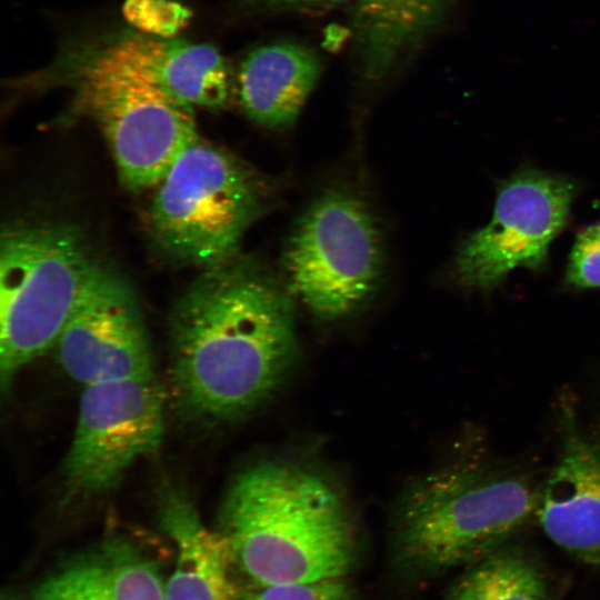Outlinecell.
Wrapping results in <instances>:
<instances>
[{
	"label": "cell",
	"instance_id": "cell-1",
	"mask_svg": "<svg viewBox=\"0 0 600 600\" xmlns=\"http://www.w3.org/2000/svg\"><path fill=\"white\" fill-rule=\"evenodd\" d=\"M170 376L179 412L202 424L232 421L266 400L293 363L289 293L257 261L202 270L170 316Z\"/></svg>",
	"mask_w": 600,
	"mask_h": 600
},
{
	"label": "cell",
	"instance_id": "cell-2",
	"mask_svg": "<svg viewBox=\"0 0 600 600\" xmlns=\"http://www.w3.org/2000/svg\"><path fill=\"white\" fill-rule=\"evenodd\" d=\"M251 584L347 577L358 559L356 530L333 486L293 464L260 462L239 472L218 529Z\"/></svg>",
	"mask_w": 600,
	"mask_h": 600
},
{
	"label": "cell",
	"instance_id": "cell-3",
	"mask_svg": "<svg viewBox=\"0 0 600 600\" xmlns=\"http://www.w3.org/2000/svg\"><path fill=\"white\" fill-rule=\"evenodd\" d=\"M541 484L514 467L468 463L418 481L402 501L393 550L402 569L468 567L512 541L533 518Z\"/></svg>",
	"mask_w": 600,
	"mask_h": 600
},
{
	"label": "cell",
	"instance_id": "cell-4",
	"mask_svg": "<svg viewBox=\"0 0 600 600\" xmlns=\"http://www.w3.org/2000/svg\"><path fill=\"white\" fill-rule=\"evenodd\" d=\"M67 64L80 107L100 126L120 179L131 190L156 187L199 138L192 106L157 80L126 36Z\"/></svg>",
	"mask_w": 600,
	"mask_h": 600
},
{
	"label": "cell",
	"instance_id": "cell-5",
	"mask_svg": "<svg viewBox=\"0 0 600 600\" xmlns=\"http://www.w3.org/2000/svg\"><path fill=\"white\" fill-rule=\"evenodd\" d=\"M98 263L78 228L19 221L0 242V376L18 372L57 342Z\"/></svg>",
	"mask_w": 600,
	"mask_h": 600
},
{
	"label": "cell",
	"instance_id": "cell-6",
	"mask_svg": "<svg viewBox=\"0 0 600 600\" xmlns=\"http://www.w3.org/2000/svg\"><path fill=\"white\" fill-rule=\"evenodd\" d=\"M266 204L267 187L253 169L197 138L156 186L149 231L170 260L206 270L240 256Z\"/></svg>",
	"mask_w": 600,
	"mask_h": 600
},
{
	"label": "cell",
	"instance_id": "cell-7",
	"mask_svg": "<svg viewBox=\"0 0 600 600\" xmlns=\"http://www.w3.org/2000/svg\"><path fill=\"white\" fill-rule=\"evenodd\" d=\"M288 290L317 317L341 318L367 300L382 270L381 237L361 200L343 191L316 199L283 256Z\"/></svg>",
	"mask_w": 600,
	"mask_h": 600
},
{
	"label": "cell",
	"instance_id": "cell-8",
	"mask_svg": "<svg viewBox=\"0 0 600 600\" xmlns=\"http://www.w3.org/2000/svg\"><path fill=\"white\" fill-rule=\"evenodd\" d=\"M77 424L61 468L70 499L117 488L140 458L163 437L164 397L154 377L104 381L83 387Z\"/></svg>",
	"mask_w": 600,
	"mask_h": 600
},
{
	"label": "cell",
	"instance_id": "cell-9",
	"mask_svg": "<svg viewBox=\"0 0 600 600\" xmlns=\"http://www.w3.org/2000/svg\"><path fill=\"white\" fill-rule=\"evenodd\" d=\"M577 186L526 169L500 182L491 221L466 239L454 272L469 288L490 290L518 267L541 269L567 223Z\"/></svg>",
	"mask_w": 600,
	"mask_h": 600
},
{
	"label": "cell",
	"instance_id": "cell-10",
	"mask_svg": "<svg viewBox=\"0 0 600 600\" xmlns=\"http://www.w3.org/2000/svg\"><path fill=\"white\" fill-rule=\"evenodd\" d=\"M64 372L83 387L153 377L151 347L137 296L98 264L57 342Z\"/></svg>",
	"mask_w": 600,
	"mask_h": 600
},
{
	"label": "cell",
	"instance_id": "cell-11",
	"mask_svg": "<svg viewBox=\"0 0 600 600\" xmlns=\"http://www.w3.org/2000/svg\"><path fill=\"white\" fill-rule=\"evenodd\" d=\"M561 448L541 484L537 521L547 537L588 566H600V442L563 407Z\"/></svg>",
	"mask_w": 600,
	"mask_h": 600
},
{
	"label": "cell",
	"instance_id": "cell-12",
	"mask_svg": "<svg viewBox=\"0 0 600 600\" xmlns=\"http://www.w3.org/2000/svg\"><path fill=\"white\" fill-rule=\"evenodd\" d=\"M159 562L124 536H110L50 570L27 600H164Z\"/></svg>",
	"mask_w": 600,
	"mask_h": 600
},
{
	"label": "cell",
	"instance_id": "cell-13",
	"mask_svg": "<svg viewBox=\"0 0 600 600\" xmlns=\"http://www.w3.org/2000/svg\"><path fill=\"white\" fill-rule=\"evenodd\" d=\"M158 518L177 550L164 600H238L228 546L218 530L204 526L187 493L167 487L160 496Z\"/></svg>",
	"mask_w": 600,
	"mask_h": 600
},
{
	"label": "cell",
	"instance_id": "cell-14",
	"mask_svg": "<svg viewBox=\"0 0 600 600\" xmlns=\"http://www.w3.org/2000/svg\"><path fill=\"white\" fill-rule=\"evenodd\" d=\"M321 72L318 53L293 42L250 51L237 77L240 104L254 122L281 129L298 118Z\"/></svg>",
	"mask_w": 600,
	"mask_h": 600
},
{
	"label": "cell",
	"instance_id": "cell-15",
	"mask_svg": "<svg viewBox=\"0 0 600 600\" xmlns=\"http://www.w3.org/2000/svg\"><path fill=\"white\" fill-rule=\"evenodd\" d=\"M360 71L378 82L423 44L442 23L453 0H354Z\"/></svg>",
	"mask_w": 600,
	"mask_h": 600
},
{
	"label": "cell",
	"instance_id": "cell-16",
	"mask_svg": "<svg viewBox=\"0 0 600 600\" xmlns=\"http://www.w3.org/2000/svg\"><path fill=\"white\" fill-rule=\"evenodd\" d=\"M126 38L157 80L180 100L211 109L227 102L231 89L230 72L214 47L133 33Z\"/></svg>",
	"mask_w": 600,
	"mask_h": 600
},
{
	"label": "cell",
	"instance_id": "cell-17",
	"mask_svg": "<svg viewBox=\"0 0 600 600\" xmlns=\"http://www.w3.org/2000/svg\"><path fill=\"white\" fill-rule=\"evenodd\" d=\"M464 569L444 600H552L541 561L512 541Z\"/></svg>",
	"mask_w": 600,
	"mask_h": 600
},
{
	"label": "cell",
	"instance_id": "cell-18",
	"mask_svg": "<svg viewBox=\"0 0 600 600\" xmlns=\"http://www.w3.org/2000/svg\"><path fill=\"white\" fill-rule=\"evenodd\" d=\"M246 600H356L343 578L281 584H251Z\"/></svg>",
	"mask_w": 600,
	"mask_h": 600
},
{
	"label": "cell",
	"instance_id": "cell-19",
	"mask_svg": "<svg viewBox=\"0 0 600 600\" xmlns=\"http://www.w3.org/2000/svg\"><path fill=\"white\" fill-rule=\"evenodd\" d=\"M123 11L133 26L162 37L174 34L189 19L184 7L169 0H127Z\"/></svg>",
	"mask_w": 600,
	"mask_h": 600
},
{
	"label": "cell",
	"instance_id": "cell-20",
	"mask_svg": "<svg viewBox=\"0 0 600 600\" xmlns=\"http://www.w3.org/2000/svg\"><path fill=\"white\" fill-rule=\"evenodd\" d=\"M566 282L577 289L600 288V222L581 230L572 247Z\"/></svg>",
	"mask_w": 600,
	"mask_h": 600
},
{
	"label": "cell",
	"instance_id": "cell-21",
	"mask_svg": "<svg viewBox=\"0 0 600 600\" xmlns=\"http://www.w3.org/2000/svg\"><path fill=\"white\" fill-rule=\"evenodd\" d=\"M248 9L263 12L303 11L329 8L354 0H239Z\"/></svg>",
	"mask_w": 600,
	"mask_h": 600
}]
</instances>
